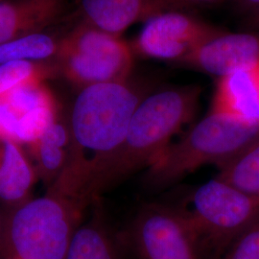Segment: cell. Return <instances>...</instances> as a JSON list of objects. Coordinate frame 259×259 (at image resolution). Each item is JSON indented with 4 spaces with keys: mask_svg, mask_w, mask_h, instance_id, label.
Instances as JSON below:
<instances>
[{
    "mask_svg": "<svg viewBox=\"0 0 259 259\" xmlns=\"http://www.w3.org/2000/svg\"><path fill=\"white\" fill-rule=\"evenodd\" d=\"M66 0H1L0 44L46 31L60 19Z\"/></svg>",
    "mask_w": 259,
    "mask_h": 259,
    "instance_id": "13",
    "label": "cell"
},
{
    "mask_svg": "<svg viewBox=\"0 0 259 259\" xmlns=\"http://www.w3.org/2000/svg\"><path fill=\"white\" fill-rule=\"evenodd\" d=\"M0 1H1V0H0Z\"/></svg>",
    "mask_w": 259,
    "mask_h": 259,
    "instance_id": "24",
    "label": "cell"
},
{
    "mask_svg": "<svg viewBox=\"0 0 259 259\" xmlns=\"http://www.w3.org/2000/svg\"><path fill=\"white\" fill-rule=\"evenodd\" d=\"M218 259H259V215Z\"/></svg>",
    "mask_w": 259,
    "mask_h": 259,
    "instance_id": "20",
    "label": "cell"
},
{
    "mask_svg": "<svg viewBox=\"0 0 259 259\" xmlns=\"http://www.w3.org/2000/svg\"><path fill=\"white\" fill-rule=\"evenodd\" d=\"M87 207L54 190L4 210L0 259H65Z\"/></svg>",
    "mask_w": 259,
    "mask_h": 259,
    "instance_id": "3",
    "label": "cell"
},
{
    "mask_svg": "<svg viewBox=\"0 0 259 259\" xmlns=\"http://www.w3.org/2000/svg\"><path fill=\"white\" fill-rule=\"evenodd\" d=\"M192 227L202 259H218L259 215V196L215 177L197 187L179 208Z\"/></svg>",
    "mask_w": 259,
    "mask_h": 259,
    "instance_id": "5",
    "label": "cell"
},
{
    "mask_svg": "<svg viewBox=\"0 0 259 259\" xmlns=\"http://www.w3.org/2000/svg\"><path fill=\"white\" fill-rule=\"evenodd\" d=\"M220 32L180 11L167 12L146 21L133 49L157 60L184 62Z\"/></svg>",
    "mask_w": 259,
    "mask_h": 259,
    "instance_id": "8",
    "label": "cell"
},
{
    "mask_svg": "<svg viewBox=\"0 0 259 259\" xmlns=\"http://www.w3.org/2000/svg\"><path fill=\"white\" fill-rule=\"evenodd\" d=\"M211 111L259 125V64L219 78Z\"/></svg>",
    "mask_w": 259,
    "mask_h": 259,
    "instance_id": "12",
    "label": "cell"
},
{
    "mask_svg": "<svg viewBox=\"0 0 259 259\" xmlns=\"http://www.w3.org/2000/svg\"><path fill=\"white\" fill-rule=\"evenodd\" d=\"M249 25L251 27V31L259 32V6L252 11H250Z\"/></svg>",
    "mask_w": 259,
    "mask_h": 259,
    "instance_id": "21",
    "label": "cell"
},
{
    "mask_svg": "<svg viewBox=\"0 0 259 259\" xmlns=\"http://www.w3.org/2000/svg\"><path fill=\"white\" fill-rule=\"evenodd\" d=\"M184 63L218 78L257 65L259 32H220L187 57Z\"/></svg>",
    "mask_w": 259,
    "mask_h": 259,
    "instance_id": "11",
    "label": "cell"
},
{
    "mask_svg": "<svg viewBox=\"0 0 259 259\" xmlns=\"http://www.w3.org/2000/svg\"><path fill=\"white\" fill-rule=\"evenodd\" d=\"M188 0H80L81 23L115 36L157 15L181 11Z\"/></svg>",
    "mask_w": 259,
    "mask_h": 259,
    "instance_id": "10",
    "label": "cell"
},
{
    "mask_svg": "<svg viewBox=\"0 0 259 259\" xmlns=\"http://www.w3.org/2000/svg\"><path fill=\"white\" fill-rule=\"evenodd\" d=\"M37 178L50 188L64 173L71 151V134L67 119L60 116L29 145Z\"/></svg>",
    "mask_w": 259,
    "mask_h": 259,
    "instance_id": "15",
    "label": "cell"
},
{
    "mask_svg": "<svg viewBox=\"0 0 259 259\" xmlns=\"http://www.w3.org/2000/svg\"><path fill=\"white\" fill-rule=\"evenodd\" d=\"M218 169L219 179L248 194L259 196V136Z\"/></svg>",
    "mask_w": 259,
    "mask_h": 259,
    "instance_id": "18",
    "label": "cell"
},
{
    "mask_svg": "<svg viewBox=\"0 0 259 259\" xmlns=\"http://www.w3.org/2000/svg\"><path fill=\"white\" fill-rule=\"evenodd\" d=\"M200 94V88L189 85L146 95L134 112L120 148L88 186L84 202L91 204L104 191L148 168L192 119Z\"/></svg>",
    "mask_w": 259,
    "mask_h": 259,
    "instance_id": "2",
    "label": "cell"
},
{
    "mask_svg": "<svg viewBox=\"0 0 259 259\" xmlns=\"http://www.w3.org/2000/svg\"><path fill=\"white\" fill-rule=\"evenodd\" d=\"M134 52L121 36L80 23L62 37L55 64L58 74L81 90L129 80Z\"/></svg>",
    "mask_w": 259,
    "mask_h": 259,
    "instance_id": "6",
    "label": "cell"
},
{
    "mask_svg": "<svg viewBox=\"0 0 259 259\" xmlns=\"http://www.w3.org/2000/svg\"><path fill=\"white\" fill-rule=\"evenodd\" d=\"M58 74L55 63L19 62L0 65V97L19 87L34 82H45Z\"/></svg>",
    "mask_w": 259,
    "mask_h": 259,
    "instance_id": "19",
    "label": "cell"
},
{
    "mask_svg": "<svg viewBox=\"0 0 259 259\" xmlns=\"http://www.w3.org/2000/svg\"><path fill=\"white\" fill-rule=\"evenodd\" d=\"M238 1L243 7L250 11H252L259 6V0H238Z\"/></svg>",
    "mask_w": 259,
    "mask_h": 259,
    "instance_id": "22",
    "label": "cell"
},
{
    "mask_svg": "<svg viewBox=\"0 0 259 259\" xmlns=\"http://www.w3.org/2000/svg\"><path fill=\"white\" fill-rule=\"evenodd\" d=\"M21 145L0 138V203L11 208L31 197L37 176Z\"/></svg>",
    "mask_w": 259,
    "mask_h": 259,
    "instance_id": "14",
    "label": "cell"
},
{
    "mask_svg": "<svg viewBox=\"0 0 259 259\" xmlns=\"http://www.w3.org/2000/svg\"><path fill=\"white\" fill-rule=\"evenodd\" d=\"M258 136L259 125L210 111L160 153L147 168L145 183L152 188H164L204 165L219 168Z\"/></svg>",
    "mask_w": 259,
    "mask_h": 259,
    "instance_id": "4",
    "label": "cell"
},
{
    "mask_svg": "<svg viewBox=\"0 0 259 259\" xmlns=\"http://www.w3.org/2000/svg\"><path fill=\"white\" fill-rule=\"evenodd\" d=\"M145 96L130 79L81 89L66 118L71 134L69 160L48 190L88 205L83 199L88 186L120 148L134 112Z\"/></svg>",
    "mask_w": 259,
    "mask_h": 259,
    "instance_id": "1",
    "label": "cell"
},
{
    "mask_svg": "<svg viewBox=\"0 0 259 259\" xmlns=\"http://www.w3.org/2000/svg\"><path fill=\"white\" fill-rule=\"evenodd\" d=\"M62 37L41 31L0 44V65L19 62L55 63Z\"/></svg>",
    "mask_w": 259,
    "mask_h": 259,
    "instance_id": "17",
    "label": "cell"
},
{
    "mask_svg": "<svg viewBox=\"0 0 259 259\" xmlns=\"http://www.w3.org/2000/svg\"><path fill=\"white\" fill-rule=\"evenodd\" d=\"M3 223H4V210H0V237L2 233V229H3Z\"/></svg>",
    "mask_w": 259,
    "mask_h": 259,
    "instance_id": "23",
    "label": "cell"
},
{
    "mask_svg": "<svg viewBox=\"0 0 259 259\" xmlns=\"http://www.w3.org/2000/svg\"><path fill=\"white\" fill-rule=\"evenodd\" d=\"M58 117L55 100L45 82L24 84L0 97V138L20 145L32 144Z\"/></svg>",
    "mask_w": 259,
    "mask_h": 259,
    "instance_id": "9",
    "label": "cell"
},
{
    "mask_svg": "<svg viewBox=\"0 0 259 259\" xmlns=\"http://www.w3.org/2000/svg\"><path fill=\"white\" fill-rule=\"evenodd\" d=\"M65 259H122L120 246L100 215L81 223Z\"/></svg>",
    "mask_w": 259,
    "mask_h": 259,
    "instance_id": "16",
    "label": "cell"
},
{
    "mask_svg": "<svg viewBox=\"0 0 259 259\" xmlns=\"http://www.w3.org/2000/svg\"><path fill=\"white\" fill-rule=\"evenodd\" d=\"M126 241L137 259H202L197 235L184 213L164 204L141 207Z\"/></svg>",
    "mask_w": 259,
    "mask_h": 259,
    "instance_id": "7",
    "label": "cell"
}]
</instances>
